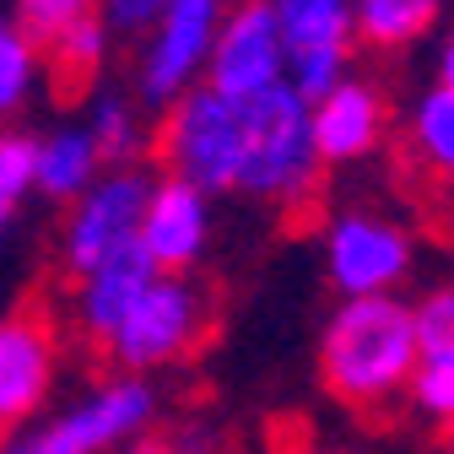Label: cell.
<instances>
[{
  "label": "cell",
  "instance_id": "1",
  "mask_svg": "<svg viewBox=\"0 0 454 454\" xmlns=\"http://www.w3.org/2000/svg\"><path fill=\"white\" fill-rule=\"evenodd\" d=\"M66 319L108 373L157 379L168 368H184L211 340L216 298L200 276L157 270L141 249H130L71 281Z\"/></svg>",
  "mask_w": 454,
  "mask_h": 454
},
{
  "label": "cell",
  "instance_id": "2",
  "mask_svg": "<svg viewBox=\"0 0 454 454\" xmlns=\"http://www.w3.org/2000/svg\"><path fill=\"white\" fill-rule=\"evenodd\" d=\"M417 368V319L406 293L384 298H335L319 330V384L330 401L379 417L406 401Z\"/></svg>",
  "mask_w": 454,
  "mask_h": 454
},
{
  "label": "cell",
  "instance_id": "3",
  "mask_svg": "<svg viewBox=\"0 0 454 454\" xmlns=\"http://www.w3.org/2000/svg\"><path fill=\"white\" fill-rule=\"evenodd\" d=\"M162 417V389L141 373H98L22 427L0 433V454H120Z\"/></svg>",
  "mask_w": 454,
  "mask_h": 454
},
{
  "label": "cell",
  "instance_id": "4",
  "mask_svg": "<svg viewBox=\"0 0 454 454\" xmlns=\"http://www.w3.org/2000/svg\"><path fill=\"white\" fill-rule=\"evenodd\" d=\"M325 190V162L314 152L309 103L281 82L260 98H244V162H239V200L260 211L293 216L314 206Z\"/></svg>",
  "mask_w": 454,
  "mask_h": 454
},
{
  "label": "cell",
  "instance_id": "5",
  "mask_svg": "<svg viewBox=\"0 0 454 454\" xmlns=\"http://www.w3.org/2000/svg\"><path fill=\"white\" fill-rule=\"evenodd\" d=\"M422 239L389 206H335L319 222V265L335 298H384L406 293Z\"/></svg>",
  "mask_w": 454,
  "mask_h": 454
},
{
  "label": "cell",
  "instance_id": "6",
  "mask_svg": "<svg viewBox=\"0 0 454 454\" xmlns=\"http://www.w3.org/2000/svg\"><path fill=\"white\" fill-rule=\"evenodd\" d=\"M152 152L162 174L190 179L211 200H227L239 190V162H244V98H227L200 82L195 92L157 114Z\"/></svg>",
  "mask_w": 454,
  "mask_h": 454
},
{
  "label": "cell",
  "instance_id": "7",
  "mask_svg": "<svg viewBox=\"0 0 454 454\" xmlns=\"http://www.w3.org/2000/svg\"><path fill=\"white\" fill-rule=\"evenodd\" d=\"M152 168L136 162V168H108V174L76 195L71 206H60V227H54V260H60L66 281L108 265L136 249L141 239V211H146V195H152Z\"/></svg>",
  "mask_w": 454,
  "mask_h": 454
},
{
  "label": "cell",
  "instance_id": "8",
  "mask_svg": "<svg viewBox=\"0 0 454 454\" xmlns=\"http://www.w3.org/2000/svg\"><path fill=\"white\" fill-rule=\"evenodd\" d=\"M227 0H168V6L136 33V66H130V92L162 114L206 82L211 43L222 27Z\"/></svg>",
  "mask_w": 454,
  "mask_h": 454
},
{
  "label": "cell",
  "instance_id": "9",
  "mask_svg": "<svg viewBox=\"0 0 454 454\" xmlns=\"http://www.w3.org/2000/svg\"><path fill=\"white\" fill-rule=\"evenodd\" d=\"M309 130H314V152L325 162V174H352V168H368L395 141L389 92L379 82H368V76L352 71L335 92H325L319 103H309Z\"/></svg>",
  "mask_w": 454,
  "mask_h": 454
},
{
  "label": "cell",
  "instance_id": "10",
  "mask_svg": "<svg viewBox=\"0 0 454 454\" xmlns=\"http://www.w3.org/2000/svg\"><path fill=\"white\" fill-rule=\"evenodd\" d=\"M281 82H287V38H281L270 0H227L211 43L206 87L227 98H260Z\"/></svg>",
  "mask_w": 454,
  "mask_h": 454
},
{
  "label": "cell",
  "instance_id": "11",
  "mask_svg": "<svg viewBox=\"0 0 454 454\" xmlns=\"http://www.w3.org/2000/svg\"><path fill=\"white\" fill-rule=\"evenodd\" d=\"M60 368H66V340L49 314L17 309L0 319V433L22 427L54 401Z\"/></svg>",
  "mask_w": 454,
  "mask_h": 454
},
{
  "label": "cell",
  "instance_id": "12",
  "mask_svg": "<svg viewBox=\"0 0 454 454\" xmlns=\"http://www.w3.org/2000/svg\"><path fill=\"white\" fill-rule=\"evenodd\" d=\"M216 244V200L206 190H195L190 179L174 174H157L146 211H141V239L136 249L157 265V270H174V276H195V265L211 254Z\"/></svg>",
  "mask_w": 454,
  "mask_h": 454
},
{
  "label": "cell",
  "instance_id": "13",
  "mask_svg": "<svg viewBox=\"0 0 454 454\" xmlns=\"http://www.w3.org/2000/svg\"><path fill=\"white\" fill-rule=\"evenodd\" d=\"M395 146L417 184L454 195V87L433 82L395 114Z\"/></svg>",
  "mask_w": 454,
  "mask_h": 454
},
{
  "label": "cell",
  "instance_id": "14",
  "mask_svg": "<svg viewBox=\"0 0 454 454\" xmlns=\"http://www.w3.org/2000/svg\"><path fill=\"white\" fill-rule=\"evenodd\" d=\"M103 174H108V162H103V152H98V141L87 136L82 120H60V125L38 130V141H33V195L38 200L71 206Z\"/></svg>",
  "mask_w": 454,
  "mask_h": 454
},
{
  "label": "cell",
  "instance_id": "15",
  "mask_svg": "<svg viewBox=\"0 0 454 454\" xmlns=\"http://www.w3.org/2000/svg\"><path fill=\"white\" fill-rule=\"evenodd\" d=\"M82 125H87V136L98 141V152H103L108 168H136V162L152 152V141H157V114H152L136 92L108 87V82L87 92Z\"/></svg>",
  "mask_w": 454,
  "mask_h": 454
},
{
  "label": "cell",
  "instance_id": "16",
  "mask_svg": "<svg viewBox=\"0 0 454 454\" xmlns=\"http://www.w3.org/2000/svg\"><path fill=\"white\" fill-rule=\"evenodd\" d=\"M114 38H120V33H114L103 17H92V22L71 27L66 38L43 43V76H49V87L54 92H92V87H103Z\"/></svg>",
  "mask_w": 454,
  "mask_h": 454
},
{
  "label": "cell",
  "instance_id": "17",
  "mask_svg": "<svg viewBox=\"0 0 454 454\" xmlns=\"http://www.w3.org/2000/svg\"><path fill=\"white\" fill-rule=\"evenodd\" d=\"M43 87V49L17 22V12H0V125H22V114L38 103Z\"/></svg>",
  "mask_w": 454,
  "mask_h": 454
},
{
  "label": "cell",
  "instance_id": "18",
  "mask_svg": "<svg viewBox=\"0 0 454 454\" xmlns=\"http://www.w3.org/2000/svg\"><path fill=\"white\" fill-rule=\"evenodd\" d=\"M443 22V0H357L352 38L379 54H401Z\"/></svg>",
  "mask_w": 454,
  "mask_h": 454
},
{
  "label": "cell",
  "instance_id": "19",
  "mask_svg": "<svg viewBox=\"0 0 454 454\" xmlns=\"http://www.w3.org/2000/svg\"><path fill=\"white\" fill-rule=\"evenodd\" d=\"M281 38L293 49H357V0H270Z\"/></svg>",
  "mask_w": 454,
  "mask_h": 454
},
{
  "label": "cell",
  "instance_id": "20",
  "mask_svg": "<svg viewBox=\"0 0 454 454\" xmlns=\"http://www.w3.org/2000/svg\"><path fill=\"white\" fill-rule=\"evenodd\" d=\"M406 406L427 427L454 422V340L417 347V368H411V384H406Z\"/></svg>",
  "mask_w": 454,
  "mask_h": 454
},
{
  "label": "cell",
  "instance_id": "21",
  "mask_svg": "<svg viewBox=\"0 0 454 454\" xmlns=\"http://www.w3.org/2000/svg\"><path fill=\"white\" fill-rule=\"evenodd\" d=\"M120 454H227V438L211 417H157Z\"/></svg>",
  "mask_w": 454,
  "mask_h": 454
},
{
  "label": "cell",
  "instance_id": "22",
  "mask_svg": "<svg viewBox=\"0 0 454 454\" xmlns=\"http://www.w3.org/2000/svg\"><path fill=\"white\" fill-rule=\"evenodd\" d=\"M12 12H17V22L33 33V43L43 49V43H54V38H66L71 27L103 17V0H17Z\"/></svg>",
  "mask_w": 454,
  "mask_h": 454
},
{
  "label": "cell",
  "instance_id": "23",
  "mask_svg": "<svg viewBox=\"0 0 454 454\" xmlns=\"http://www.w3.org/2000/svg\"><path fill=\"white\" fill-rule=\"evenodd\" d=\"M33 141L38 130L27 125H0V195L12 200L33 195Z\"/></svg>",
  "mask_w": 454,
  "mask_h": 454
},
{
  "label": "cell",
  "instance_id": "24",
  "mask_svg": "<svg viewBox=\"0 0 454 454\" xmlns=\"http://www.w3.org/2000/svg\"><path fill=\"white\" fill-rule=\"evenodd\" d=\"M162 6H168V0H103V22H108L114 33L136 38V33H141Z\"/></svg>",
  "mask_w": 454,
  "mask_h": 454
},
{
  "label": "cell",
  "instance_id": "25",
  "mask_svg": "<svg viewBox=\"0 0 454 454\" xmlns=\"http://www.w3.org/2000/svg\"><path fill=\"white\" fill-rule=\"evenodd\" d=\"M433 82L438 87H454V27L443 33V43H438V60H433Z\"/></svg>",
  "mask_w": 454,
  "mask_h": 454
},
{
  "label": "cell",
  "instance_id": "26",
  "mask_svg": "<svg viewBox=\"0 0 454 454\" xmlns=\"http://www.w3.org/2000/svg\"><path fill=\"white\" fill-rule=\"evenodd\" d=\"M17 211H22V200H12V195H0V233L17 222Z\"/></svg>",
  "mask_w": 454,
  "mask_h": 454
},
{
  "label": "cell",
  "instance_id": "27",
  "mask_svg": "<svg viewBox=\"0 0 454 454\" xmlns=\"http://www.w3.org/2000/svg\"><path fill=\"white\" fill-rule=\"evenodd\" d=\"M438 454H454V422L438 427Z\"/></svg>",
  "mask_w": 454,
  "mask_h": 454
},
{
  "label": "cell",
  "instance_id": "28",
  "mask_svg": "<svg viewBox=\"0 0 454 454\" xmlns=\"http://www.w3.org/2000/svg\"><path fill=\"white\" fill-rule=\"evenodd\" d=\"M298 454H352V449H335V443H314V449H298Z\"/></svg>",
  "mask_w": 454,
  "mask_h": 454
}]
</instances>
